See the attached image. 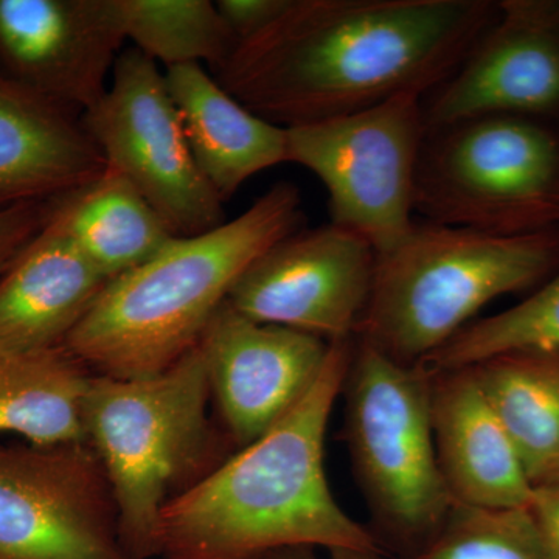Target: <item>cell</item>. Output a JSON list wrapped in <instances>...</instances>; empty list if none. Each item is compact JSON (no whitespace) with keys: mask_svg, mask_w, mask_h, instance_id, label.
Segmentation results:
<instances>
[{"mask_svg":"<svg viewBox=\"0 0 559 559\" xmlns=\"http://www.w3.org/2000/svg\"><path fill=\"white\" fill-rule=\"evenodd\" d=\"M499 13L491 0H290L215 72L282 128L347 116L450 79Z\"/></svg>","mask_w":559,"mask_h":559,"instance_id":"obj_1","label":"cell"},{"mask_svg":"<svg viewBox=\"0 0 559 559\" xmlns=\"http://www.w3.org/2000/svg\"><path fill=\"white\" fill-rule=\"evenodd\" d=\"M355 337L331 342L307 395L270 432L241 448L160 511L156 557L257 559L289 547L380 550L341 509L325 473V437Z\"/></svg>","mask_w":559,"mask_h":559,"instance_id":"obj_2","label":"cell"},{"mask_svg":"<svg viewBox=\"0 0 559 559\" xmlns=\"http://www.w3.org/2000/svg\"><path fill=\"white\" fill-rule=\"evenodd\" d=\"M301 223L299 189L275 183L237 218L175 238L146 263L110 280L66 348L92 373L120 380L168 369L197 347L250 264Z\"/></svg>","mask_w":559,"mask_h":559,"instance_id":"obj_3","label":"cell"},{"mask_svg":"<svg viewBox=\"0 0 559 559\" xmlns=\"http://www.w3.org/2000/svg\"><path fill=\"white\" fill-rule=\"evenodd\" d=\"M558 271L559 227L502 237L415 221L399 245L377 253L355 337L417 366L492 300L535 290Z\"/></svg>","mask_w":559,"mask_h":559,"instance_id":"obj_4","label":"cell"},{"mask_svg":"<svg viewBox=\"0 0 559 559\" xmlns=\"http://www.w3.org/2000/svg\"><path fill=\"white\" fill-rule=\"evenodd\" d=\"M210 396L200 345L148 377L92 374L83 407L86 441L108 476L121 543L134 559L156 557L165 503L224 462Z\"/></svg>","mask_w":559,"mask_h":559,"instance_id":"obj_5","label":"cell"},{"mask_svg":"<svg viewBox=\"0 0 559 559\" xmlns=\"http://www.w3.org/2000/svg\"><path fill=\"white\" fill-rule=\"evenodd\" d=\"M430 389L425 364L396 362L355 337L342 388L349 459L378 527L415 558L455 506L437 460Z\"/></svg>","mask_w":559,"mask_h":559,"instance_id":"obj_6","label":"cell"},{"mask_svg":"<svg viewBox=\"0 0 559 559\" xmlns=\"http://www.w3.org/2000/svg\"><path fill=\"white\" fill-rule=\"evenodd\" d=\"M415 213L502 237L559 227V121L484 116L426 131Z\"/></svg>","mask_w":559,"mask_h":559,"instance_id":"obj_7","label":"cell"},{"mask_svg":"<svg viewBox=\"0 0 559 559\" xmlns=\"http://www.w3.org/2000/svg\"><path fill=\"white\" fill-rule=\"evenodd\" d=\"M426 131L423 97L403 94L347 116L286 128V153L288 164L314 173L325 186L331 224L382 253L414 227Z\"/></svg>","mask_w":559,"mask_h":559,"instance_id":"obj_8","label":"cell"},{"mask_svg":"<svg viewBox=\"0 0 559 559\" xmlns=\"http://www.w3.org/2000/svg\"><path fill=\"white\" fill-rule=\"evenodd\" d=\"M81 123L106 165L130 180L176 237L226 223L224 202L191 156L165 73L142 51H121L108 91Z\"/></svg>","mask_w":559,"mask_h":559,"instance_id":"obj_9","label":"cell"},{"mask_svg":"<svg viewBox=\"0 0 559 559\" xmlns=\"http://www.w3.org/2000/svg\"><path fill=\"white\" fill-rule=\"evenodd\" d=\"M0 559H134L87 441L0 444Z\"/></svg>","mask_w":559,"mask_h":559,"instance_id":"obj_10","label":"cell"},{"mask_svg":"<svg viewBox=\"0 0 559 559\" xmlns=\"http://www.w3.org/2000/svg\"><path fill=\"white\" fill-rule=\"evenodd\" d=\"M377 252L329 224L275 242L235 283L227 301L246 318L326 342L355 337L373 285Z\"/></svg>","mask_w":559,"mask_h":559,"instance_id":"obj_11","label":"cell"},{"mask_svg":"<svg viewBox=\"0 0 559 559\" xmlns=\"http://www.w3.org/2000/svg\"><path fill=\"white\" fill-rule=\"evenodd\" d=\"M426 130L484 116L559 121V0H502L450 79L423 97Z\"/></svg>","mask_w":559,"mask_h":559,"instance_id":"obj_12","label":"cell"},{"mask_svg":"<svg viewBox=\"0 0 559 559\" xmlns=\"http://www.w3.org/2000/svg\"><path fill=\"white\" fill-rule=\"evenodd\" d=\"M198 345L227 437L241 450L270 432L307 395L325 367L331 342L255 322L226 300Z\"/></svg>","mask_w":559,"mask_h":559,"instance_id":"obj_13","label":"cell"},{"mask_svg":"<svg viewBox=\"0 0 559 559\" xmlns=\"http://www.w3.org/2000/svg\"><path fill=\"white\" fill-rule=\"evenodd\" d=\"M119 0H0V72L83 114L123 51Z\"/></svg>","mask_w":559,"mask_h":559,"instance_id":"obj_14","label":"cell"},{"mask_svg":"<svg viewBox=\"0 0 559 559\" xmlns=\"http://www.w3.org/2000/svg\"><path fill=\"white\" fill-rule=\"evenodd\" d=\"M430 371L433 443L452 499L477 509H527L535 488L473 371Z\"/></svg>","mask_w":559,"mask_h":559,"instance_id":"obj_15","label":"cell"},{"mask_svg":"<svg viewBox=\"0 0 559 559\" xmlns=\"http://www.w3.org/2000/svg\"><path fill=\"white\" fill-rule=\"evenodd\" d=\"M105 168L80 112L0 72V210L57 200Z\"/></svg>","mask_w":559,"mask_h":559,"instance_id":"obj_16","label":"cell"},{"mask_svg":"<svg viewBox=\"0 0 559 559\" xmlns=\"http://www.w3.org/2000/svg\"><path fill=\"white\" fill-rule=\"evenodd\" d=\"M109 282L64 235L44 226L0 274V348L64 345Z\"/></svg>","mask_w":559,"mask_h":559,"instance_id":"obj_17","label":"cell"},{"mask_svg":"<svg viewBox=\"0 0 559 559\" xmlns=\"http://www.w3.org/2000/svg\"><path fill=\"white\" fill-rule=\"evenodd\" d=\"M164 73L194 164L221 201H229L259 173L288 164L286 128L235 100L204 66H176Z\"/></svg>","mask_w":559,"mask_h":559,"instance_id":"obj_18","label":"cell"},{"mask_svg":"<svg viewBox=\"0 0 559 559\" xmlns=\"http://www.w3.org/2000/svg\"><path fill=\"white\" fill-rule=\"evenodd\" d=\"M44 226L64 235L109 280L146 263L178 238L109 165L90 182L49 201Z\"/></svg>","mask_w":559,"mask_h":559,"instance_id":"obj_19","label":"cell"},{"mask_svg":"<svg viewBox=\"0 0 559 559\" xmlns=\"http://www.w3.org/2000/svg\"><path fill=\"white\" fill-rule=\"evenodd\" d=\"M533 488L559 485V348L514 349L469 366Z\"/></svg>","mask_w":559,"mask_h":559,"instance_id":"obj_20","label":"cell"},{"mask_svg":"<svg viewBox=\"0 0 559 559\" xmlns=\"http://www.w3.org/2000/svg\"><path fill=\"white\" fill-rule=\"evenodd\" d=\"M92 374L66 345L0 348V436L32 444L86 441L83 407Z\"/></svg>","mask_w":559,"mask_h":559,"instance_id":"obj_21","label":"cell"},{"mask_svg":"<svg viewBox=\"0 0 559 559\" xmlns=\"http://www.w3.org/2000/svg\"><path fill=\"white\" fill-rule=\"evenodd\" d=\"M127 40L164 64L223 68L237 49V39L209 0H119Z\"/></svg>","mask_w":559,"mask_h":559,"instance_id":"obj_22","label":"cell"},{"mask_svg":"<svg viewBox=\"0 0 559 559\" xmlns=\"http://www.w3.org/2000/svg\"><path fill=\"white\" fill-rule=\"evenodd\" d=\"M530 348H559V271L516 307L473 320L423 364L430 370L462 369Z\"/></svg>","mask_w":559,"mask_h":559,"instance_id":"obj_23","label":"cell"},{"mask_svg":"<svg viewBox=\"0 0 559 559\" xmlns=\"http://www.w3.org/2000/svg\"><path fill=\"white\" fill-rule=\"evenodd\" d=\"M415 559H557L527 509L455 503L439 535Z\"/></svg>","mask_w":559,"mask_h":559,"instance_id":"obj_24","label":"cell"},{"mask_svg":"<svg viewBox=\"0 0 559 559\" xmlns=\"http://www.w3.org/2000/svg\"><path fill=\"white\" fill-rule=\"evenodd\" d=\"M49 202L0 210V274L27 248L46 223Z\"/></svg>","mask_w":559,"mask_h":559,"instance_id":"obj_25","label":"cell"},{"mask_svg":"<svg viewBox=\"0 0 559 559\" xmlns=\"http://www.w3.org/2000/svg\"><path fill=\"white\" fill-rule=\"evenodd\" d=\"M221 17L238 44L255 38L288 10L290 0H218Z\"/></svg>","mask_w":559,"mask_h":559,"instance_id":"obj_26","label":"cell"},{"mask_svg":"<svg viewBox=\"0 0 559 559\" xmlns=\"http://www.w3.org/2000/svg\"><path fill=\"white\" fill-rule=\"evenodd\" d=\"M528 510L551 554L559 559V485L533 489Z\"/></svg>","mask_w":559,"mask_h":559,"instance_id":"obj_27","label":"cell"},{"mask_svg":"<svg viewBox=\"0 0 559 559\" xmlns=\"http://www.w3.org/2000/svg\"><path fill=\"white\" fill-rule=\"evenodd\" d=\"M257 559H320L318 549L311 547H289V549H280L263 555Z\"/></svg>","mask_w":559,"mask_h":559,"instance_id":"obj_28","label":"cell"},{"mask_svg":"<svg viewBox=\"0 0 559 559\" xmlns=\"http://www.w3.org/2000/svg\"><path fill=\"white\" fill-rule=\"evenodd\" d=\"M329 559H388L382 557L381 550H331Z\"/></svg>","mask_w":559,"mask_h":559,"instance_id":"obj_29","label":"cell"}]
</instances>
